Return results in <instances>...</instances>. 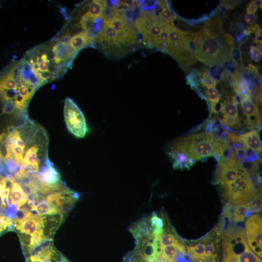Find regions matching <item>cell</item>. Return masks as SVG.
I'll return each mask as SVG.
<instances>
[{
  "label": "cell",
  "instance_id": "1",
  "mask_svg": "<svg viewBox=\"0 0 262 262\" xmlns=\"http://www.w3.org/2000/svg\"><path fill=\"white\" fill-rule=\"evenodd\" d=\"M192 42L196 59L210 66H222L231 60L234 38L225 31L219 17L206 21Z\"/></svg>",
  "mask_w": 262,
  "mask_h": 262
},
{
  "label": "cell",
  "instance_id": "2",
  "mask_svg": "<svg viewBox=\"0 0 262 262\" xmlns=\"http://www.w3.org/2000/svg\"><path fill=\"white\" fill-rule=\"evenodd\" d=\"M214 135L203 132L174 140L167 149L181 151L195 163L203 158L214 156L218 162L220 157L217 149Z\"/></svg>",
  "mask_w": 262,
  "mask_h": 262
},
{
  "label": "cell",
  "instance_id": "3",
  "mask_svg": "<svg viewBox=\"0 0 262 262\" xmlns=\"http://www.w3.org/2000/svg\"><path fill=\"white\" fill-rule=\"evenodd\" d=\"M194 35L192 32L168 25V54L184 70L196 61L192 42Z\"/></svg>",
  "mask_w": 262,
  "mask_h": 262
},
{
  "label": "cell",
  "instance_id": "4",
  "mask_svg": "<svg viewBox=\"0 0 262 262\" xmlns=\"http://www.w3.org/2000/svg\"><path fill=\"white\" fill-rule=\"evenodd\" d=\"M259 188L250 178L246 171L243 169L234 181L221 191L225 199L232 204H242L250 201Z\"/></svg>",
  "mask_w": 262,
  "mask_h": 262
},
{
  "label": "cell",
  "instance_id": "5",
  "mask_svg": "<svg viewBox=\"0 0 262 262\" xmlns=\"http://www.w3.org/2000/svg\"><path fill=\"white\" fill-rule=\"evenodd\" d=\"M224 248L223 262H237V258L248 247L245 229L229 225L222 233Z\"/></svg>",
  "mask_w": 262,
  "mask_h": 262
},
{
  "label": "cell",
  "instance_id": "6",
  "mask_svg": "<svg viewBox=\"0 0 262 262\" xmlns=\"http://www.w3.org/2000/svg\"><path fill=\"white\" fill-rule=\"evenodd\" d=\"M64 115L68 131L76 137H84L88 131L85 117L79 107L70 98L65 100Z\"/></svg>",
  "mask_w": 262,
  "mask_h": 262
},
{
  "label": "cell",
  "instance_id": "7",
  "mask_svg": "<svg viewBox=\"0 0 262 262\" xmlns=\"http://www.w3.org/2000/svg\"><path fill=\"white\" fill-rule=\"evenodd\" d=\"M247 245L254 253L262 258V217L259 214L248 217L245 222Z\"/></svg>",
  "mask_w": 262,
  "mask_h": 262
},
{
  "label": "cell",
  "instance_id": "8",
  "mask_svg": "<svg viewBox=\"0 0 262 262\" xmlns=\"http://www.w3.org/2000/svg\"><path fill=\"white\" fill-rule=\"evenodd\" d=\"M13 67L15 78L18 82L32 86L36 89L45 84L26 58L21 59Z\"/></svg>",
  "mask_w": 262,
  "mask_h": 262
},
{
  "label": "cell",
  "instance_id": "9",
  "mask_svg": "<svg viewBox=\"0 0 262 262\" xmlns=\"http://www.w3.org/2000/svg\"><path fill=\"white\" fill-rule=\"evenodd\" d=\"M79 198V194L70 190L49 195L43 200H47L65 214L72 208Z\"/></svg>",
  "mask_w": 262,
  "mask_h": 262
},
{
  "label": "cell",
  "instance_id": "10",
  "mask_svg": "<svg viewBox=\"0 0 262 262\" xmlns=\"http://www.w3.org/2000/svg\"><path fill=\"white\" fill-rule=\"evenodd\" d=\"M221 114L220 122L229 130L240 128L242 124L238 117L237 105L230 100L221 102L219 111Z\"/></svg>",
  "mask_w": 262,
  "mask_h": 262
},
{
  "label": "cell",
  "instance_id": "11",
  "mask_svg": "<svg viewBox=\"0 0 262 262\" xmlns=\"http://www.w3.org/2000/svg\"><path fill=\"white\" fill-rule=\"evenodd\" d=\"M14 225L18 232L33 236L43 229L42 215L31 213L21 220H15Z\"/></svg>",
  "mask_w": 262,
  "mask_h": 262
},
{
  "label": "cell",
  "instance_id": "12",
  "mask_svg": "<svg viewBox=\"0 0 262 262\" xmlns=\"http://www.w3.org/2000/svg\"><path fill=\"white\" fill-rule=\"evenodd\" d=\"M240 102L243 111L246 117V124L247 127L250 129L260 128V111L256 104L253 102L252 97L243 98Z\"/></svg>",
  "mask_w": 262,
  "mask_h": 262
},
{
  "label": "cell",
  "instance_id": "13",
  "mask_svg": "<svg viewBox=\"0 0 262 262\" xmlns=\"http://www.w3.org/2000/svg\"><path fill=\"white\" fill-rule=\"evenodd\" d=\"M35 175L39 182L44 185H51L61 182L59 173L48 157L45 159V164Z\"/></svg>",
  "mask_w": 262,
  "mask_h": 262
},
{
  "label": "cell",
  "instance_id": "14",
  "mask_svg": "<svg viewBox=\"0 0 262 262\" xmlns=\"http://www.w3.org/2000/svg\"><path fill=\"white\" fill-rule=\"evenodd\" d=\"M43 230L45 237L51 241L57 229L64 220V214L57 213L42 215Z\"/></svg>",
  "mask_w": 262,
  "mask_h": 262
},
{
  "label": "cell",
  "instance_id": "15",
  "mask_svg": "<svg viewBox=\"0 0 262 262\" xmlns=\"http://www.w3.org/2000/svg\"><path fill=\"white\" fill-rule=\"evenodd\" d=\"M67 42L77 51L86 47H96L95 38L88 30L80 32L69 37Z\"/></svg>",
  "mask_w": 262,
  "mask_h": 262
},
{
  "label": "cell",
  "instance_id": "16",
  "mask_svg": "<svg viewBox=\"0 0 262 262\" xmlns=\"http://www.w3.org/2000/svg\"><path fill=\"white\" fill-rule=\"evenodd\" d=\"M230 85L236 95L241 99L244 97H252L251 91L240 71L235 70L231 76Z\"/></svg>",
  "mask_w": 262,
  "mask_h": 262
},
{
  "label": "cell",
  "instance_id": "17",
  "mask_svg": "<svg viewBox=\"0 0 262 262\" xmlns=\"http://www.w3.org/2000/svg\"><path fill=\"white\" fill-rule=\"evenodd\" d=\"M129 230L135 240H141L149 238L151 234V227L149 217H145L132 224Z\"/></svg>",
  "mask_w": 262,
  "mask_h": 262
},
{
  "label": "cell",
  "instance_id": "18",
  "mask_svg": "<svg viewBox=\"0 0 262 262\" xmlns=\"http://www.w3.org/2000/svg\"><path fill=\"white\" fill-rule=\"evenodd\" d=\"M166 153L172 160L173 167L175 169L189 170L195 164L186 154L181 151L167 149Z\"/></svg>",
  "mask_w": 262,
  "mask_h": 262
},
{
  "label": "cell",
  "instance_id": "19",
  "mask_svg": "<svg viewBox=\"0 0 262 262\" xmlns=\"http://www.w3.org/2000/svg\"><path fill=\"white\" fill-rule=\"evenodd\" d=\"M28 200L29 197L21 186L18 182L13 181L9 195V203L16 205L20 208Z\"/></svg>",
  "mask_w": 262,
  "mask_h": 262
},
{
  "label": "cell",
  "instance_id": "20",
  "mask_svg": "<svg viewBox=\"0 0 262 262\" xmlns=\"http://www.w3.org/2000/svg\"><path fill=\"white\" fill-rule=\"evenodd\" d=\"M205 239L204 236L186 245L187 254L191 260L198 262L204 258Z\"/></svg>",
  "mask_w": 262,
  "mask_h": 262
},
{
  "label": "cell",
  "instance_id": "21",
  "mask_svg": "<svg viewBox=\"0 0 262 262\" xmlns=\"http://www.w3.org/2000/svg\"><path fill=\"white\" fill-rule=\"evenodd\" d=\"M242 141L249 148L260 154L262 145L257 130H254L239 135Z\"/></svg>",
  "mask_w": 262,
  "mask_h": 262
},
{
  "label": "cell",
  "instance_id": "22",
  "mask_svg": "<svg viewBox=\"0 0 262 262\" xmlns=\"http://www.w3.org/2000/svg\"><path fill=\"white\" fill-rule=\"evenodd\" d=\"M36 202H36H34V204L33 206L32 211H35L38 215H44L63 213L46 200H41Z\"/></svg>",
  "mask_w": 262,
  "mask_h": 262
},
{
  "label": "cell",
  "instance_id": "23",
  "mask_svg": "<svg viewBox=\"0 0 262 262\" xmlns=\"http://www.w3.org/2000/svg\"><path fill=\"white\" fill-rule=\"evenodd\" d=\"M19 83H20L16 81L13 67L0 77V89L17 90Z\"/></svg>",
  "mask_w": 262,
  "mask_h": 262
},
{
  "label": "cell",
  "instance_id": "24",
  "mask_svg": "<svg viewBox=\"0 0 262 262\" xmlns=\"http://www.w3.org/2000/svg\"><path fill=\"white\" fill-rule=\"evenodd\" d=\"M151 227V234L153 237H159L164 232V219L163 216L160 217L155 212H153L149 217Z\"/></svg>",
  "mask_w": 262,
  "mask_h": 262
},
{
  "label": "cell",
  "instance_id": "25",
  "mask_svg": "<svg viewBox=\"0 0 262 262\" xmlns=\"http://www.w3.org/2000/svg\"><path fill=\"white\" fill-rule=\"evenodd\" d=\"M38 150L39 147L36 145L29 147L25 152L22 163L26 165L39 167Z\"/></svg>",
  "mask_w": 262,
  "mask_h": 262
},
{
  "label": "cell",
  "instance_id": "26",
  "mask_svg": "<svg viewBox=\"0 0 262 262\" xmlns=\"http://www.w3.org/2000/svg\"><path fill=\"white\" fill-rule=\"evenodd\" d=\"M168 25L169 24L165 22H163L156 49L157 50L167 54H168Z\"/></svg>",
  "mask_w": 262,
  "mask_h": 262
},
{
  "label": "cell",
  "instance_id": "27",
  "mask_svg": "<svg viewBox=\"0 0 262 262\" xmlns=\"http://www.w3.org/2000/svg\"><path fill=\"white\" fill-rule=\"evenodd\" d=\"M250 209L249 201L235 205L233 209V220L235 223L242 222L246 216V211Z\"/></svg>",
  "mask_w": 262,
  "mask_h": 262
},
{
  "label": "cell",
  "instance_id": "28",
  "mask_svg": "<svg viewBox=\"0 0 262 262\" xmlns=\"http://www.w3.org/2000/svg\"><path fill=\"white\" fill-rule=\"evenodd\" d=\"M107 6L106 0H92L89 3L87 13L95 17H101L102 9Z\"/></svg>",
  "mask_w": 262,
  "mask_h": 262
},
{
  "label": "cell",
  "instance_id": "29",
  "mask_svg": "<svg viewBox=\"0 0 262 262\" xmlns=\"http://www.w3.org/2000/svg\"><path fill=\"white\" fill-rule=\"evenodd\" d=\"M206 94L209 107L210 106L211 113H214L215 107L220 99L221 95L215 88L213 87L207 88Z\"/></svg>",
  "mask_w": 262,
  "mask_h": 262
},
{
  "label": "cell",
  "instance_id": "30",
  "mask_svg": "<svg viewBox=\"0 0 262 262\" xmlns=\"http://www.w3.org/2000/svg\"><path fill=\"white\" fill-rule=\"evenodd\" d=\"M186 79L187 84L195 90L201 85V74L196 69H191L187 75Z\"/></svg>",
  "mask_w": 262,
  "mask_h": 262
},
{
  "label": "cell",
  "instance_id": "31",
  "mask_svg": "<svg viewBox=\"0 0 262 262\" xmlns=\"http://www.w3.org/2000/svg\"><path fill=\"white\" fill-rule=\"evenodd\" d=\"M237 262H262V261L248 246L239 255Z\"/></svg>",
  "mask_w": 262,
  "mask_h": 262
},
{
  "label": "cell",
  "instance_id": "32",
  "mask_svg": "<svg viewBox=\"0 0 262 262\" xmlns=\"http://www.w3.org/2000/svg\"><path fill=\"white\" fill-rule=\"evenodd\" d=\"M262 202V190L260 188L249 201L250 209L252 213L261 211Z\"/></svg>",
  "mask_w": 262,
  "mask_h": 262
},
{
  "label": "cell",
  "instance_id": "33",
  "mask_svg": "<svg viewBox=\"0 0 262 262\" xmlns=\"http://www.w3.org/2000/svg\"><path fill=\"white\" fill-rule=\"evenodd\" d=\"M3 159L9 175H13L19 171L21 164L18 163L14 158H3Z\"/></svg>",
  "mask_w": 262,
  "mask_h": 262
},
{
  "label": "cell",
  "instance_id": "34",
  "mask_svg": "<svg viewBox=\"0 0 262 262\" xmlns=\"http://www.w3.org/2000/svg\"><path fill=\"white\" fill-rule=\"evenodd\" d=\"M201 74V85L207 88L211 87H214L216 86L217 81L212 77L209 71L207 69L202 71Z\"/></svg>",
  "mask_w": 262,
  "mask_h": 262
},
{
  "label": "cell",
  "instance_id": "35",
  "mask_svg": "<svg viewBox=\"0 0 262 262\" xmlns=\"http://www.w3.org/2000/svg\"><path fill=\"white\" fill-rule=\"evenodd\" d=\"M210 67L209 72L212 77L217 82L223 80L225 73V70L223 66L218 65Z\"/></svg>",
  "mask_w": 262,
  "mask_h": 262
},
{
  "label": "cell",
  "instance_id": "36",
  "mask_svg": "<svg viewBox=\"0 0 262 262\" xmlns=\"http://www.w3.org/2000/svg\"><path fill=\"white\" fill-rule=\"evenodd\" d=\"M117 16H119L118 8L110 7L106 6L102 9L101 17L102 18L104 22L109 21Z\"/></svg>",
  "mask_w": 262,
  "mask_h": 262
},
{
  "label": "cell",
  "instance_id": "37",
  "mask_svg": "<svg viewBox=\"0 0 262 262\" xmlns=\"http://www.w3.org/2000/svg\"><path fill=\"white\" fill-rule=\"evenodd\" d=\"M219 5L213 10L209 15H204L202 16L197 18V19H186V18H183L181 17H180L179 16L178 18L180 19L183 20L184 21L186 22L187 24H188L190 26H193L196 25V24H198L200 23H202L205 21H206L207 20L209 19V18L213 16L218 10Z\"/></svg>",
  "mask_w": 262,
  "mask_h": 262
},
{
  "label": "cell",
  "instance_id": "38",
  "mask_svg": "<svg viewBox=\"0 0 262 262\" xmlns=\"http://www.w3.org/2000/svg\"><path fill=\"white\" fill-rule=\"evenodd\" d=\"M158 0H139V6L143 11H154L158 5Z\"/></svg>",
  "mask_w": 262,
  "mask_h": 262
},
{
  "label": "cell",
  "instance_id": "39",
  "mask_svg": "<svg viewBox=\"0 0 262 262\" xmlns=\"http://www.w3.org/2000/svg\"><path fill=\"white\" fill-rule=\"evenodd\" d=\"M8 145L12 149L15 160L18 163L21 164L23 163L24 149L16 145H12L11 144H8Z\"/></svg>",
  "mask_w": 262,
  "mask_h": 262
},
{
  "label": "cell",
  "instance_id": "40",
  "mask_svg": "<svg viewBox=\"0 0 262 262\" xmlns=\"http://www.w3.org/2000/svg\"><path fill=\"white\" fill-rule=\"evenodd\" d=\"M262 47L258 46H250V57L255 62H259L262 58Z\"/></svg>",
  "mask_w": 262,
  "mask_h": 262
},
{
  "label": "cell",
  "instance_id": "41",
  "mask_svg": "<svg viewBox=\"0 0 262 262\" xmlns=\"http://www.w3.org/2000/svg\"><path fill=\"white\" fill-rule=\"evenodd\" d=\"M13 220L6 216L0 215V233L10 228V226L13 224Z\"/></svg>",
  "mask_w": 262,
  "mask_h": 262
},
{
  "label": "cell",
  "instance_id": "42",
  "mask_svg": "<svg viewBox=\"0 0 262 262\" xmlns=\"http://www.w3.org/2000/svg\"><path fill=\"white\" fill-rule=\"evenodd\" d=\"M2 114H11L16 111L14 102L12 100H7L5 102L2 108Z\"/></svg>",
  "mask_w": 262,
  "mask_h": 262
},
{
  "label": "cell",
  "instance_id": "43",
  "mask_svg": "<svg viewBox=\"0 0 262 262\" xmlns=\"http://www.w3.org/2000/svg\"><path fill=\"white\" fill-rule=\"evenodd\" d=\"M241 2L240 0H222L220 6L224 7L227 10H232L237 6Z\"/></svg>",
  "mask_w": 262,
  "mask_h": 262
},
{
  "label": "cell",
  "instance_id": "44",
  "mask_svg": "<svg viewBox=\"0 0 262 262\" xmlns=\"http://www.w3.org/2000/svg\"><path fill=\"white\" fill-rule=\"evenodd\" d=\"M256 16L255 14L247 12L244 16V20L245 22L250 25V26L253 25L256 21Z\"/></svg>",
  "mask_w": 262,
  "mask_h": 262
},
{
  "label": "cell",
  "instance_id": "45",
  "mask_svg": "<svg viewBox=\"0 0 262 262\" xmlns=\"http://www.w3.org/2000/svg\"><path fill=\"white\" fill-rule=\"evenodd\" d=\"M258 7L256 0H252L248 3L246 10L247 12L255 14L257 11Z\"/></svg>",
  "mask_w": 262,
  "mask_h": 262
},
{
  "label": "cell",
  "instance_id": "46",
  "mask_svg": "<svg viewBox=\"0 0 262 262\" xmlns=\"http://www.w3.org/2000/svg\"><path fill=\"white\" fill-rule=\"evenodd\" d=\"M9 142V137L6 131H4L0 134V143L6 145Z\"/></svg>",
  "mask_w": 262,
  "mask_h": 262
},
{
  "label": "cell",
  "instance_id": "47",
  "mask_svg": "<svg viewBox=\"0 0 262 262\" xmlns=\"http://www.w3.org/2000/svg\"><path fill=\"white\" fill-rule=\"evenodd\" d=\"M107 6L110 7L118 8L120 7V0H106Z\"/></svg>",
  "mask_w": 262,
  "mask_h": 262
},
{
  "label": "cell",
  "instance_id": "48",
  "mask_svg": "<svg viewBox=\"0 0 262 262\" xmlns=\"http://www.w3.org/2000/svg\"><path fill=\"white\" fill-rule=\"evenodd\" d=\"M16 131V127L14 126H10L7 128L6 132L8 136H10L13 135Z\"/></svg>",
  "mask_w": 262,
  "mask_h": 262
},
{
  "label": "cell",
  "instance_id": "49",
  "mask_svg": "<svg viewBox=\"0 0 262 262\" xmlns=\"http://www.w3.org/2000/svg\"><path fill=\"white\" fill-rule=\"evenodd\" d=\"M262 0H256V2H257V5L258 7H259L260 8H261L262 9Z\"/></svg>",
  "mask_w": 262,
  "mask_h": 262
},
{
  "label": "cell",
  "instance_id": "50",
  "mask_svg": "<svg viewBox=\"0 0 262 262\" xmlns=\"http://www.w3.org/2000/svg\"><path fill=\"white\" fill-rule=\"evenodd\" d=\"M155 262H161V261H156Z\"/></svg>",
  "mask_w": 262,
  "mask_h": 262
}]
</instances>
